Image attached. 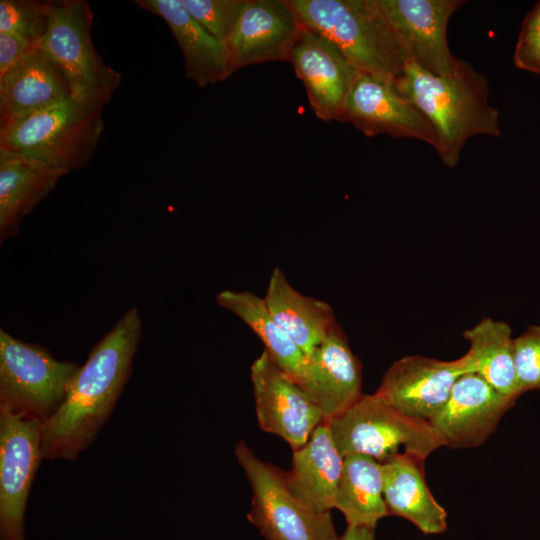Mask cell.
<instances>
[{
  "label": "cell",
  "mask_w": 540,
  "mask_h": 540,
  "mask_svg": "<svg viewBox=\"0 0 540 540\" xmlns=\"http://www.w3.org/2000/svg\"><path fill=\"white\" fill-rule=\"evenodd\" d=\"M142 320L130 308L91 349L65 399L43 424L44 459L75 461L108 421L132 371Z\"/></svg>",
  "instance_id": "cell-1"
},
{
  "label": "cell",
  "mask_w": 540,
  "mask_h": 540,
  "mask_svg": "<svg viewBox=\"0 0 540 540\" xmlns=\"http://www.w3.org/2000/svg\"><path fill=\"white\" fill-rule=\"evenodd\" d=\"M395 86L434 128L438 138L435 150L449 168L458 164L469 138L501 135L499 112L489 102L487 78L464 60L452 76L446 77L406 59Z\"/></svg>",
  "instance_id": "cell-2"
},
{
  "label": "cell",
  "mask_w": 540,
  "mask_h": 540,
  "mask_svg": "<svg viewBox=\"0 0 540 540\" xmlns=\"http://www.w3.org/2000/svg\"><path fill=\"white\" fill-rule=\"evenodd\" d=\"M301 25L331 41L360 72L395 85L406 57L378 0H285Z\"/></svg>",
  "instance_id": "cell-3"
},
{
  "label": "cell",
  "mask_w": 540,
  "mask_h": 540,
  "mask_svg": "<svg viewBox=\"0 0 540 540\" xmlns=\"http://www.w3.org/2000/svg\"><path fill=\"white\" fill-rule=\"evenodd\" d=\"M104 103L69 97L0 124V148L65 175L84 167L103 133Z\"/></svg>",
  "instance_id": "cell-4"
},
{
  "label": "cell",
  "mask_w": 540,
  "mask_h": 540,
  "mask_svg": "<svg viewBox=\"0 0 540 540\" xmlns=\"http://www.w3.org/2000/svg\"><path fill=\"white\" fill-rule=\"evenodd\" d=\"M324 422L344 458L360 454L383 463L407 454L425 461L443 446L428 422L402 414L377 392L362 394L344 412Z\"/></svg>",
  "instance_id": "cell-5"
},
{
  "label": "cell",
  "mask_w": 540,
  "mask_h": 540,
  "mask_svg": "<svg viewBox=\"0 0 540 540\" xmlns=\"http://www.w3.org/2000/svg\"><path fill=\"white\" fill-rule=\"evenodd\" d=\"M92 23L86 0L51 1L49 25L40 47L66 79L73 99L107 104L120 85L121 74L107 66L95 50Z\"/></svg>",
  "instance_id": "cell-6"
},
{
  "label": "cell",
  "mask_w": 540,
  "mask_h": 540,
  "mask_svg": "<svg viewBox=\"0 0 540 540\" xmlns=\"http://www.w3.org/2000/svg\"><path fill=\"white\" fill-rule=\"evenodd\" d=\"M235 457L252 491L247 519L265 540H338L330 512L311 508L291 489L286 473L258 458L243 441Z\"/></svg>",
  "instance_id": "cell-7"
},
{
  "label": "cell",
  "mask_w": 540,
  "mask_h": 540,
  "mask_svg": "<svg viewBox=\"0 0 540 540\" xmlns=\"http://www.w3.org/2000/svg\"><path fill=\"white\" fill-rule=\"evenodd\" d=\"M80 365L0 330V408L43 424L57 411Z\"/></svg>",
  "instance_id": "cell-8"
},
{
  "label": "cell",
  "mask_w": 540,
  "mask_h": 540,
  "mask_svg": "<svg viewBox=\"0 0 540 540\" xmlns=\"http://www.w3.org/2000/svg\"><path fill=\"white\" fill-rule=\"evenodd\" d=\"M43 423L0 408V540H25L24 517L40 462Z\"/></svg>",
  "instance_id": "cell-9"
},
{
  "label": "cell",
  "mask_w": 540,
  "mask_h": 540,
  "mask_svg": "<svg viewBox=\"0 0 540 540\" xmlns=\"http://www.w3.org/2000/svg\"><path fill=\"white\" fill-rule=\"evenodd\" d=\"M406 57L438 76H452L461 59L449 48L447 26L462 0H378Z\"/></svg>",
  "instance_id": "cell-10"
},
{
  "label": "cell",
  "mask_w": 540,
  "mask_h": 540,
  "mask_svg": "<svg viewBox=\"0 0 540 540\" xmlns=\"http://www.w3.org/2000/svg\"><path fill=\"white\" fill-rule=\"evenodd\" d=\"M259 427L286 441L292 451L304 446L325 421L321 409L263 351L250 372Z\"/></svg>",
  "instance_id": "cell-11"
},
{
  "label": "cell",
  "mask_w": 540,
  "mask_h": 540,
  "mask_svg": "<svg viewBox=\"0 0 540 540\" xmlns=\"http://www.w3.org/2000/svg\"><path fill=\"white\" fill-rule=\"evenodd\" d=\"M340 122L365 136L413 138L437 148L436 132L419 109L395 85L358 71L345 99Z\"/></svg>",
  "instance_id": "cell-12"
},
{
  "label": "cell",
  "mask_w": 540,
  "mask_h": 540,
  "mask_svg": "<svg viewBox=\"0 0 540 540\" xmlns=\"http://www.w3.org/2000/svg\"><path fill=\"white\" fill-rule=\"evenodd\" d=\"M466 373H474L466 354L451 361L405 356L387 369L376 392L402 414L429 422L447 402L455 382Z\"/></svg>",
  "instance_id": "cell-13"
},
{
  "label": "cell",
  "mask_w": 540,
  "mask_h": 540,
  "mask_svg": "<svg viewBox=\"0 0 540 540\" xmlns=\"http://www.w3.org/2000/svg\"><path fill=\"white\" fill-rule=\"evenodd\" d=\"M515 401L477 373H466L455 382L447 402L428 423L443 446L476 447L495 431Z\"/></svg>",
  "instance_id": "cell-14"
},
{
  "label": "cell",
  "mask_w": 540,
  "mask_h": 540,
  "mask_svg": "<svg viewBox=\"0 0 540 540\" xmlns=\"http://www.w3.org/2000/svg\"><path fill=\"white\" fill-rule=\"evenodd\" d=\"M317 118L339 121L358 70L328 39L302 25L288 54Z\"/></svg>",
  "instance_id": "cell-15"
},
{
  "label": "cell",
  "mask_w": 540,
  "mask_h": 540,
  "mask_svg": "<svg viewBox=\"0 0 540 540\" xmlns=\"http://www.w3.org/2000/svg\"><path fill=\"white\" fill-rule=\"evenodd\" d=\"M301 28L285 0H245L226 41L232 74L254 64L287 61Z\"/></svg>",
  "instance_id": "cell-16"
},
{
  "label": "cell",
  "mask_w": 540,
  "mask_h": 540,
  "mask_svg": "<svg viewBox=\"0 0 540 540\" xmlns=\"http://www.w3.org/2000/svg\"><path fill=\"white\" fill-rule=\"evenodd\" d=\"M298 385L321 409L325 421L344 412L363 394L360 360L338 323L306 356Z\"/></svg>",
  "instance_id": "cell-17"
},
{
  "label": "cell",
  "mask_w": 540,
  "mask_h": 540,
  "mask_svg": "<svg viewBox=\"0 0 540 540\" xmlns=\"http://www.w3.org/2000/svg\"><path fill=\"white\" fill-rule=\"evenodd\" d=\"M71 97L69 85L40 43L0 75V124Z\"/></svg>",
  "instance_id": "cell-18"
},
{
  "label": "cell",
  "mask_w": 540,
  "mask_h": 540,
  "mask_svg": "<svg viewBox=\"0 0 540 540\" xmlns=\"http://www.w3.org/2000/svg\"><path fill=\"white\" fill-rule=\"evenodd\" d=\"M138 6L163 18L184 56L186 76L199 87L232 75L227 45L208 33L180 0H137Z\"/></svg>",
  "instance_id": "cell-19"
},
{
  "label": "cell",
  "mask_w": 540,
  "mask_h": 540,
  "mask_svg": "<svg viewBox=\"0 0 540 540\" xmlns=\"http://www.w3.org/2000/svg\"><path fill=\"white\" fill-rule=\"evenodd\" d=\"M381 464L383 496L389 515L410 521L427 535L445 532L447 513L426 484L424 460L399 454Z\"/></svg>",
  "instance_id": "cell-20"
},
{
  "label": "cell",
  "mask_w": 540,
  "mask_h": 540,
  "mask_svg": "<svg viewBox=\"0 0 540 540\" xmlns=\"http://www.w3.org/2000/svg\"><path fill=\"white\" fill-rule=\"evenodd\" d=\"M344 457L338 451L328 423H321L307 443L294 450L286 473L289 486L311 508L330 512L335 505Z\"/></svg>",
  "instance_id": "cell-21"
},
{
  "label": "cell",
  "mask_w": 540,
  "mask_h": 540,
  "mask_svg": "<svg viewBox=\"0 0 540 540\" xmlns=\"http://www.w3.org/2000/svg\"><path fill=\"white\" fill-rule=\"evenodd\" d=\"M263 298L273 318L306 356L337 324L327 302L300 293L279 267L272 270Z\"/></svg>",
  "instance_id": "cell-22"
},
{
  "label": "cell",
  "mask_w": 540,
  "mask_h": 540,
  "mask_svg": "<svg viewBox=\"0 0 540 540\" xmlns=\"http://www.w3.org/2000/svg\"><path fill=\"white\" fill-rule=\"evenodd\" d=\"M63 175L0 148V239L19 233L22 220L57 185Z\"/></svg>",
  "instance_id": "cell-23"
},
{
  "label": "cell",
  "mask_w": 540,
  "mask_h": 540,
  "mask_svg": "<svg viewBox=\"0 0 540 540\" xmlns=\"http://www.w3.org/2000/svg\"><path fill=\"white\" fill-rule=\"evenodd\" d=\"M215 300L257 335L270 359L298 384L306 355L273 318L264 298L249 291L225 289Z\"/></svg>",
  "instance_id": "cell-24"
},
{
  "label": "cell",
  "mask_w": 540,
  "mask_h": 540,
  "mask_svg": "<svg viewBox=\"0 0 540 540\" xmlns=\"http://www.w3.org/2000/svg\"><path fill=\"white\" fill-rule=\"evenodd\" d=\"M334 508L348 525L375 529L378 521L389 515L383 496L382 464L366 455L345 457Z\"/></svg>",
  "instance_id": "cell-25"
},
{
  "label": "cell",
  "mask_w": 540,
  "mask_h": 540,
  "mask_svg": "<svg viewBox=\"0 0 540 540\" xmlns=\"http://www.w3.org/2000/svg\"><path fill=\"white\" fill-rule=\"evenodd\" d=\"M469 342L468 356L472 370L502 394L520 396L513 358V337L510 325L485 317L463 332Z\"/></svg>",
  "instance_id": "cell-26"
},
{
  "label": "cell",
  "mask_w": 540,
  "mask_h": 540,
  "mask_svg": "<svg viewBox=\"0 0 540 540\" xmlns=\"http://www.w3.org/2000/svg\"><path fill=\"white\" fill-rule=\"evenodd\" d=\"M50 9L51 1L1 0L0 32L40 42L49 25Z\"/></svg>",
  "instance_id": "cell-27"
},
{
  "label": "cell",
  "mask_w": 540,
  "mask_h": 540,
  "mask_svg": "<svg viewBox=\"0 0 540 540\" xmlns=\"http://www.w3.org/2000/svg\"><path fill=\"white\" fill-rule=\"evenodd\" d=\"M189 15L208 33L225 42L245 0H180Z\"/></svg>",
  "instance_id": "cell-28"
},
{
  "label": "cell",
  "mask_w": 540,
  "mask_h": 540,
  "mask_svg": "<svg viewBox=\"0 0 540 540\" xmlns=\"http://www.w3.org/2000/svg\"><path fill=\"white\" fill-rule=\"evenodd\" d=\"M513 358L520 395L540 390V325H530L513 339Z\"/></svg>",
  "instance_id": "cell-29"
},
{
  "label": "cell",
  "mask_w": 540,
  "mask_h": 540,
  "mask_svg": "<svg viewBox=\"0 0 540 540\" xmlns=\"http://www.w3.org/2000/svg\"><path fill=\"white\" fill-rule=\"evenodd\" d=\"M514 65L540 75V1L527 13L513 54Z\"/></svg>",
  "instance_id": "cell-30"
},
{
  "label": "cell",
  "mask_w": 540,
  "mask_h": 540,
  "mask_svg": "<svg viewBox=\"0 0 540 540\" xmlns=\"http://www.w3.org/2000/svg\"><path fill=\"white\" fill-rule=\"evenodd\" d=\"M39 43L15 33L0 32V75Z\"/></svg>",
  "instance_id": "cell-31"
},
{
  "label": "cell",
  "mask_w": 540,
  "mask_h": 540,
  "mask_svg": "<svg viewBox=\"0 0 540 540\" xmlns=\"http://www.w3.org/2000/svg\"><path fill=\"white\" fill-rule=\"evenodd\" d=\"M338 540H375V533L374 529L368 527L347 525Z\"/></svg>",
  "instance_id": "cell-32"
}]
</instances>
